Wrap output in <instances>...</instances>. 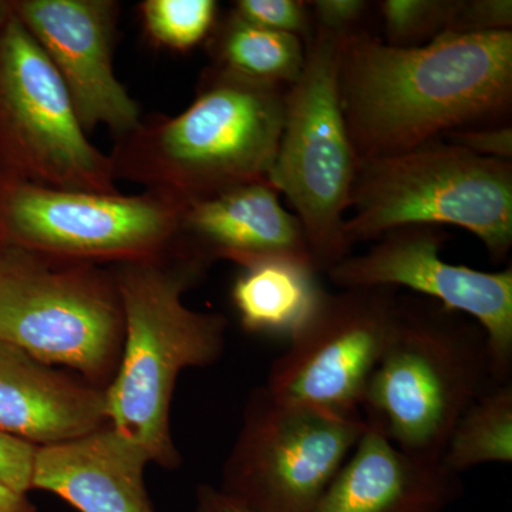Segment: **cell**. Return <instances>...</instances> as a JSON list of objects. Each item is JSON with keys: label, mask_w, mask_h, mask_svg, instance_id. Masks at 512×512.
<instances>
[{"label": "cell", "mask_w": 512, "mask_h": 512, "mask_svg": "<svg viewBox=\"0 0 512 512\" xmlns=\"http://www.w3.org/2000/svg\"><path fill=\"white\" fill-rule=\"evenodd\" d=\"M338 87L359 160L406 153L464 128L510 124L512 30L441 35L414 49L359 30L343 39Z\"/></svg>", "instance_id": "1"}, {"label": "cell", "mask_w": 512, "mask_h": 512, "mask_svg": "<svg viewBox=\"0 0 512 512\" xmlns=\"http://www.w3.org/2000/svg\"><path fill=\"white\" fill-rule=\"evenodd\" d=\"M288 90L207 67L187 109L141 120L114 138L109 154L114 178L183 205L268 180Z\"/></svg>", "instance_id": "2"}, {"label": "cell", "mask_w": 512, "mask_h": 512, "mask_svg": "<svg viewBox=\"0 0 512 512\" xmlns=\"http://www.w3.org/2000/svg\"><path fill=\"white\" fill-rule=\"evenodd\" d=\"M208 266L175 254L126 262L114 269L124 315V350L106 390L107 420L153 463H178L170 434V406L185 367L212 365L225 346L227 319L192 311L183 296Z\"/></svg>", "instance_id": "3"}, {"label": "cell", "mask_w": 512, "mask_h": 512, "mask_svg": "<svg viewBox=\"0 0 512 512\" xmlns=\"http://www.w3.org/2000/svg\"><path fill=\"white\" fill-rule=\"evenodd\" d=\"M495 383L487 333L476 320L399 295L360 412L400 450L441 461L458 419Z\"/></svg>", "instance_id": "4"}, {"label": "cell", "mask_w": 512, "mask_h": 512, "mask_svg": "<svg viewBox=\"0 0 512 512\" xmlns=\"http://www.w3.org/2000/svg\"><path fill=\"white\" fill-rule=\"evenodd\" d=\"M349 210L352 247L409 225H453L476 235L500 264L512 248V161L476 156L443 138L359 160Z\"/></svg>", "instance_id": "5"}, {"label": "cell", "mask_w": 512, "mask_h": 512, "mask_svg": "<svg viewBox=\"0 0 512 512\" xmlns=\"http://www.w3.org/2000/svg\"><path fill=\"white\" fill-rule=\"evenodd\" d=\"M345 36L315 28L306 45L305 69L286 94L284 130L268 175L301 221L318 274L352 251L345 221L359 158L340 109Z\"/></svg>", "instance_id": "6"}, {"label": "cell", "mask_w": 512, "mask_h": 512, "mask_svg": "<svg viewBox=\"0 0 512 512\" xmlns=\"http://www.w3.org/2000/svg\"><path fill=\"white\" fill-rule=\"evenodd\" d=\"M123 339L113 272L0 245V340L43 365L101 377Z\"/></svg>", "instance_id": "7"}, {"label": "cell", "mask_w": 512, "mask_h": 512, "mask_svg": "<svg viewBox=\"0 0 512 512\" xmlns=\"http://www.w3.org/2000/svg\"><path fill=\"white\" fill-rule=\"evenodd\" d=\"M0 174L45 187L117 194L109 154L84 133L45 50L0 0Z\"/></svg>", "instance_id": "8"}, {"label": "cell", "mask_w": 512, "mask_h": 512, "mask_svg": "<svg viewBox=\"0 0 512 512\" xmlns=\"http://www.w3.org/2000/svg\"><path fill=\"white\" fill-rule=\"evenodd\" d=\"M184 207L156 192L62 190L0 174V245L83 264L167 258L178 254Z\"/></svg>", "instance_id": "9"}, {"label": "cell", "mask_w": 512, "mask_h": 512, "mask_svg": "<svg viewBox=\"0 0 512 512\" xmlns=\"http://www.w3.org/2000/svg\"><path fill=\"white\" fill-rule=\"evenodd\" d=\"M366 427L362 413L285 402L262 387L245 410L221 490L256 512H309Z\"/></svg>", "instance_id": "10"}, {"label": "cell", "mask_w": 512, "mask_h": 512, "mask_svg": "<svg viewBox=\"0 0 512 512\" xmlns=\"http://www.w3.org/2000/svg\"><path fill=\"white\" fill-rule=\"evenodd\" d=\"M399 293L349 288L320 293L308 319L271 366L265 389L303 406L357 414L382 357Z\"/></svg>", "instance_id": "11"}, {"label": "cell", "mask_w": 512, "mask_h": 512, "mask_svg": "<svg viewBox=\"0 0 512 512\" xmlns=\"http://www.w3.org/2000/svg\"><path fill=\"white\" fill-rule=\"evenodd\" d=\"M447 239L437 225L396 228L365 254L342 259L326 275L340 289H409L476 320L487 333L495 380L510 382L512 268L484 272L448 264L441 256Z\"/></svg>", "instance_id": "12"}, {"label": "cell", "mask_w": 512, "mask_h": 512, "mask_svg": "<svg viewBox=\"0 0 512 512\" xmlns=\"http://www.w3.org/2000/svg\"><path fill=\"white\" fill-rule=\"evenodd\" d=\"M62 77L84 133L107 127L114 138L141 123V109L114 72L116 0H10Z\"/></svg>", "instance_id": "13"}, {"label": "cell", "mask_w": 512, "mask_h": 512, "mask_svg": "<svg viewBox=\"0 0 512 512\" xmlns=\"http://www.w3.org/2000/svg\"><path fill=\"white\" fill-rule=\"evenodd\" d=\"M178 252L207 266L218 259L241 268L269 259H291L316 271L301 221L281 204L279 192L268 180L185 205Z\"/></svg>", "instance_id": "14"}, {"label": "cell", "mask_w": 512, "mask_h": 512, "mask_svg": "<svg viewBox=\"0 0 512 512\" xmlns=\"http://www.w3.org/2000/svg\"><path fill=\"white\" fill-rule=\"evenodd\" d=\"M461 494L460 476L441 461L406 453L367 424L309 512H444Z\"/></svg>", "instance_id": "15"}, {"label": "cell", "mask_w": 512, "mask_h": 512, "mask_svg": "<svg viewBox=\"0 0 512 512\" xmlns=\"http://www.w3.org/2000/svg\"><path fill=\"white\" fill-rule=\"evenodd\" d=\"M144 448L110 424L80 439L37 447L32 488L79 512H154L144 485Z\"/></svg>", "instance_id": "16"}, {"label": "cell", "mask_w": 512, "mask_h": 512, "mask_svg": "<svg viewBox=\"0 0 512 512\" xmlns=\"http://www.w3.org/2000/svg\"><path fill=\"white\" fill-rule=\"evenodd\" d=\"M106 423V393L73 382L0 340L2 433L46 447L80 439Z\"/></svg>", "instance_id": "17"}, {"label": "cell", "mask_w": 512, "mask_h": 512, "mask_svg": "<svg viewBox=\"0 0 512 512\" xmlns=\"http://www.w3.org/2000/svg\"><path fill=\"white\" fill-rule=\"evenodd\" d=\"M316 275L311 265L291 259L245 266L232 286L241 325L248 332L291 338L323 292Z\"/></svg>", "instance_id": "18"}, {"label": "cell", "mask_w": 512, "mask_h": 512, "mask_svg": "<svg viewBox=\"0 0 512 512\" xmlns=\"http://www.w3.org/2000/svg\"><path fill=\"white\" fill-rule=\"evenodd\" d=\"M204 45L208 67L247 82L291 87L305 69L306 45L299 37L261 28L231 10L218 18Z\"/></svg>", "instance_id": "19"}, {"label": "cell", "mask_w": 512, "mask_h": 512, "mask_svg": "<svg viewBox=\"0 0 512 512\" xmlns=\"http://www.w3.org/2000/svg\"><path fill=\"white\" fill-rule=\"evenodd\" d=\"M512 461V380L495 383L458 419L441 464L460 476L484 464Z\"/></svg>", "instance_id": "20"}, {"label": "cell", "mask_w": 512, "mask_h": 512, "mask_svg": "<svg viewBox=\"0 0 512 512\" xmlns=\"http://www.w3.org/2000/svg\"><path fill=\"white\" fill-rule=\"evenodd\" d=\"M138 10L154 45L183 53L207 42L220 18L215 0H144Z\"/></svg>", "instance_id": "21"}, {"label": "cell", "mask_w": 512, "mask_h": 512, "mask_svg": "<svg viewBox=\"0 0 512 512\" xmlns=\"http://www.w3.org/2000/svg\"><path fill=\"white\" fill-rule=\"evenodd\" d=\"M386 45L414 49L443 35L458 0H382L377 2Z\"/></svg>", "instance_id": "22"}, {"label": "cell", "mask_w": 512, "mask_h": 512, "mask_svg": "<svg viewBox=\"0 0 512 512\" xmlns=\"http://www.w3.org/2000/svg\"><path fill=\"white\" fill-rule=\"evenodd\" d=\"M231 12L261 28L299 37L305 45L315 33L308 3L303 0H237Z\"/></svg>", "instance_id": "23"}, {"label": "cell", "mask_w": 512, "mask_h": 512, "mask_svg": "<svg viewBox=\"0 0 512 512\" xmlns=\"http://www.w3.org/2000/svg\"><path fill=\"white\" fill-rule=\"evenodd\" d=\"M512 30L511 0H458L443 35H487Z\"/></svg>", "instance_id": "24"}, {"label": "cell", "mask_w": 512, "mask_h": 512, "mask_svg": "<svg viewBox=\"0 0 512 512\" xmlns=\"http://www.w3.org/2000/svg\"><path fill=\"white\" fill-rule=\"evenodd\" d=\"M306 3L315 28L338 35L359 32L357 26L372 8L367 0H309Z\"/></svg>", "instance_id": "25"}, {"label": "cell", "mask_w": 512, "mask_h": 512, "mask_svg": "<svg viewBox=\"0 0 512 512\" xmlns=\"http://www.w3.org/2000/svg\"><path fill=\"white\" fill-rule=\"evenodd\" d=\"M443 140L466 148L476 156L512 161V128L510 124L464 128V130L446 134Z\"/></svg>", "instance_id": "26"}, {"label": "cell", "mask_w": 512, "mask_h": 512, "mask_svg": "<svg viewBox=\"0 0 512 512\" xmlns=\"http://www.w3.org/2000/svg\"><path fill=\"white\" fill-rule=\"evenodd\" d=\"M35 446L0 431V483L28 494L32 490Z\"/></svg>", "instance_id": "27"}, {"label": "cell", "mask_w": 512, "mask_h": 512, "mask_svg": "<svg viewBox=\"0 0 512 512\" xmlns=\"http://www.w3.org/2000/svg\"><path fill=\"white\" fill-rule=\"evenodd\" d=\"M197 512H256L221 488L201 485L197 491Z\"/></svg>", "instance_id": "28"}, {"label": "cell", "mask_w": 512, "mask_h": 512, "mask_svg": "<svg viewBox=\"0 0 512 512\" xmlns=\"http://www.w3.org/2000/svg\"><path fill=\"white\" fill-rule=\"evenodd\" d=\"M0 512H36L28 494L18 493L0 483Z\"/></svg>", "instance_id": "29"}]
</instances>
